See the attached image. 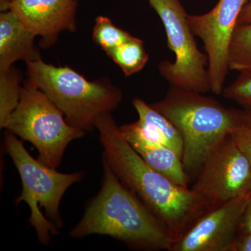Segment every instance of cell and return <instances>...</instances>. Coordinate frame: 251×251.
<instances>
[{
    "instance_id": "6da1fadb",
    "label": "cell",
    "mask_w": 251,
    "mask_h": 251,
    "mask_svg": "<svg viewBox=\"0 0 251 251\" xmlns=\"http://www.w3.org/2000/svg\"><path fill=\"white\" fill-rule=\"evenodd\" d=\"M103 158L120 181L166 226L173 243L208 206L192 188L179 186L151 168L122 135L111 115L97 117Z\"/></svg>"
},
{
    "instance_id": "7a4b0ae2",
    "label": "cell",
    "mask_w": 251,
    "mask_h": 251,
    "mask_svg": "<svg viewBox=\"0 0 251 251\" xmlns=\"http://www.w3.org/2000/svg\"><path fill=\"white\" fill-rule=\"evenodd\" d=\"M101 188L91 200L71 237L106 235L143 251L171 250L173 241L161 220L128 189L103 158Z\"/></svg>"
},
{
    "instance_id": "3957f363",
    "label": "cell",
    "mask_w": 251,
    "mask_h": 251,
    "mask_svg": "<svg viewBox=\"0 0 251 251\" xmlns=\"http://www.w3.org/2000/svg\"><path fill=\"white\" fill-rule=\"evenodd\" d=\"M175 126L183 140L186 174L196 178L214 149L242 125V110L227 108L202 93L171 86L166 97L151 103Z\"/></svg>"
},
{
    "instance_id": "277c9868",
    "label": "cell",
    "mask_w": 251,
    "mask_h": 251,
    "mask_svg": "<svg viewBox=\"0 0 251 251\" xmlns=\"http://www.w3.org/2000/svg\"><path fill=\"white\" fill-rule=\"evenodd\" d=\"M27 76L61 110L69 125L92 131L99 115L111 112L123 94L108 77L90 81L69 67H56L40 58L26 63Z\"/></svg>"
},
{
    "instance_id": "5b68a950",
    "label": "cell",
    "mask_w": 251,
    "mask_h": 251,
    "mask_svg": "<svg viewBox=\"0 0 251 251\" xmlns=\"http://www.w3.org/2000/svg\"><path fill=\"white\" fill-rule=\"evenodd\" d=\"M6 152L14 162L22 181L23 191L16 204L25 202L30 209L29 221L41 244L48 245L50 235L58 233L63 223L61 200L68 188L82 179L83 172L66 174L33 158L23 142L9 130L4 132Z\"/></svg>"
},
{
    "instance_id": "8992f818",
    "label": "cell",
    "mask_w": 251,
    "mask_h": 251,
    "mask_svg": "<svg viewBox=\"0 0 251 251\" xmlns=\"http://www.w3.org/2000/svg\"><path fill=\"white\" fill-rule=\"evenodd\" d=\"M4 128L32 144L38 160L55 169L68 145L86 133L69 125L58 107L29 79L23 83L19 103Z\"/></svg>"
},
{
    "instance_id": "52a82bcc",
    "label": "cell",
    "mask_w": 251,
    "mask_h": 251,
    "mask_svg": "<svg viewBox=\"0 0 251 251\" xmlns=\"http://www.w3.org/2000/svg\"><path fill=\"white\" fill-rule=\"evenodd\" d=\"M166 30L168 46L175 54L173 62L160 63V75L173 87L204 94L211 92L208 58L198 48L179 0H148Z\"/></svg>"
},
{
    "instance_id": "ba28073f",
    "label": "cell",
    "mask_w": 251,
    "mask_h": 251,
    "mask_svg": "<svg viewBox=\"0 0 251 251\" xmlns=\"http://www.w3.org/2000/svg\"><path fill=\"white\" fill-rule=\"evenodd\" d=\"M248 0H219L206 14L188 15V25L202 41L208 58L211 92L223 93L228 74L229 51L238 18Z\"/></svg>"
},
{
    "instance_id": "9c48e42d",
    "label": "cell",
    "mask_w": 251,
    "mask_h": 251,
    "mask_svg": "<svg viewBox=\"0 0 251 251\" xmlns=\"http://www.w3.org/2000/svg\"><path fill=\"white\" fill-rule=\"evenodd\" d=\"M208 206L251 191V165L229 136L206 158L192 188Z\"/></svg>"
},
{
    "instance_id": "30bf717a",
    "label": "cell",
    "mask_w": 251,
    "mask_h": 251,
    "mask_svg": "<svg viewBox=\"0 0 251 251\" xmlns=\"http://www.w3.org/2000/svg\"><path fill=\"white\" fill-rule=\"evenodd\" d=\"M251 192L208 206L173 243L171 251H230Z\"/></svg>"
},
{
    "instance_id": "8fae6325",
    "label": "cell",
    "mask_w": 251,
    "mask_h": 251,
    "mask_svg": "<svg viewBox=\"0 0 251 251\" xmlns=\"http://www.w3.org/2000/svg\"><path fill=\"white\" fill-rule=\"evenodd\" d=\"M77 0H14L9 9L23 25L40 37L43 49L52 47L64 31L77 29Z\"/></svg>"
},
{
    "instance_id": "7c38bea8",
    "label": "cell",
    "mask_w": 251,
    "mask_h": 251,
    "mask_svg": "<svg viewBox=\"0 0 251 251\" xmlns=\"http://www.w3.org/2000/svg\"><path fill=\"white\" fill-rule=\"evenodd\" d=\"M122 135L132 148L151 168L175 184L188 187L190 178L182 161L175 151L144 134L136 122L120 126Z\"/></svg>"
},
{
    "instance_id": "4fadbf2b",
    "label": "cell",
    "mask_w": 251,
    "mask_h": 251,
    "mask_svg": "<svg viewBox=\"0 0 251 251\" xmlns=\"http://www.w3.org/2000/svg\"><path fill=\"white\" fill-rule=\"evenodd\" d=\"M36 36L23 25L11 10L0 14V72L18 61L25 63L41 58L34 44Z\"/></svg>"
},
{
    "instance_id": "5bb4252c",
    "label": "cell",
    "mask_w": 251,
    "mask_h": 251,
    "mask_svg": "<svg viewBox=\"0 0 251 251\" xmlns=\"http://www.w3.org/2000/svg\"><path fill=\"white\" fill-rule=\"evenodd\" d=\"M133 105L138 115L136 123L144 134L153 141L171 148L182 158L184 144L175 126L143 99H134Z\"/></svg>"
},
{
    "instance_id": "9a60e30c",
    "label": "cell",
    "mask_w": 251,
    "mask_h": 251,
    "mask_svg": "<svg viewBox=\"0 0 251 251\" xmlns=\"http://www.w3.org/2000/svg\"><path fill=\"white\" fill-rule=\"evenodd\" d=\"M106 54L127 77L143 70L150 59L143 41L135 36Z\"/></svg>"
},
{
    "instance_id": "2e32d148",
    "label": "cell",
    "mask_w": 251,
    "mask_h": 251,
    "mask_svg": "<svg viewBox=\"0 0 251 251\" xmlns=\"http://www.w3.org/2000/svg\"><path fill=\"white\" fill-rule=\"evenodd\" d=\"M229 69L251 76V23L237 24L229 51Z\"/></svg>"
},
{
    "instance_id": "e0dca14e",
    "label": "cell",
    "mask_w": 251,
    "mask_h": 251,
    "mask_svg": "<svg viewBox=\"0 0 251 251\" xmlns=\"http://www.w3.org/2000/svg\"><path fill=\"white\" fill-rule=\"evenodd\" d=\"M22 74L14 67L0 72V127L4 128L21 99Z\"/></svg>"
},
{
    "instance_id": "ac0fdd59",
    "label": "cell",
    "mask_w": 251,
    "mask_h": 251,
    "mask_svg": "<svg viewBox=\"0 0 251 251\" xmlns=\"http://www.w3.org/2000/svg\"><path fill=\"white\" fill-rule=\"evenodd\" d=\"M133 37L126 31L117 27L108 17L99 16L96 18L92 39L105 53Z\"/></svg>"
},
{
    "instance_id": "d6986e66",
    "label": "cell",
    "mask_w": 251,
    "mask_h": 251,
    "mask_svg": "<svg viewBox=\"0 0 251 251\" xmlns=\"http://www.w3.org/2000/svg\"><path fill=\"white\" fill-rule=\"evenodd\" d=\"M223 95L228 100H233L248 111H251V76L240 75L227 87Z\"/></svg>"
},
{
    "instance_id": "ffe728a7",
    "label": "cell",
    "mask_w": 251,
    "mask_h": 251,
    "mask_svg": "<svg viewBox=\"0 0 251 251\" xmlns=\"http://www.w3.org/2000/svg\"><path fill=\"white\" fill-rule=\"evenodd\" d=\"M229 136L247 157L251 165V128L244 125L236 127Z\"/></svg>"
},
{
    "instance_id": "44dd1931",
    "label": "cell",
    "mask_w": 251,
    "mask_h": 251,
    "mask_svg": "<svg viewBox=\"0 0 251 251\" xmlns=\"http://www.w3.org/2000/svg\"><path fill=\"white\" fill-rule=\"evenodd\" d=\"M230 251H251V232L239 233Z\"/></svg>"
},
{
    "instance_id": "7402d4cb",
    "label": "cell",
    "mask_w": 251,
    "mask_h": 251,
    "mask_svg": "<svg viewBox=\"0 0 251 251\" xmlns=\"http://www.w3.org/2000/svg\"><path fill=\"white\" fill-rule=\"evenodd\" d=\"M251 232V192L239 226V233Z\"/></svg>"
},
{
    "instance_id": "603a6c76",
    "label": "cell",
    "mask_w": 251,
    "mask_h": 251,
    "mask_svg": "<svg viewBox=\"0 0 251 251\" xmlns=\"http://www.w3.org/2000/svg\"><path fill=\"white\" fill-rule=\"evenodd\" d=\"M251 23V0L247 1L241 11L237 24H248Z\"/></svg>"
},
{
    "instance_id": "cb8c5ba5",
    "label": "cell",
    "mask_w": 251,
    "mask_h": 251,
    "mask_svg": "<svg viewBox=\"0 0 251 251\" xmlns=\"http://www.w3.org/2000/svg\"><path fill=\"white\" fill-rule=\"evenodd\" d=\"M242 123L251 128V111L242 110Z\"/></svg>"
},
{
    "instance_id": "d4e9b609",
    "label": "cell",
    "mask_w": 251,
    "mask_h": 251,
    "mask_svg": "<svg viewBox=\"0 0 251 251\" xmlns=\"http://www.w3.org/2000/svg\"><path fill=\"white\" fill-rule=\"evenodd\" d=\"M14 0H0V9L1 11H7L9 4Z\"/></svg>"
},
{
    "instance_id": "484cf974",
    "label": "cell",
    "mask_w": 251,
    "mask_h": 251,
    "mask_svg": "<svg viewBox=\"0 0 251 251\" xmlns=\"http://www.w3.org/2000/svg\"><path fill=\"white\" fill-rule=\"evenodd\" d=\"M250 1V0H248V1Z\"/></svg>"
}]
</instances>
